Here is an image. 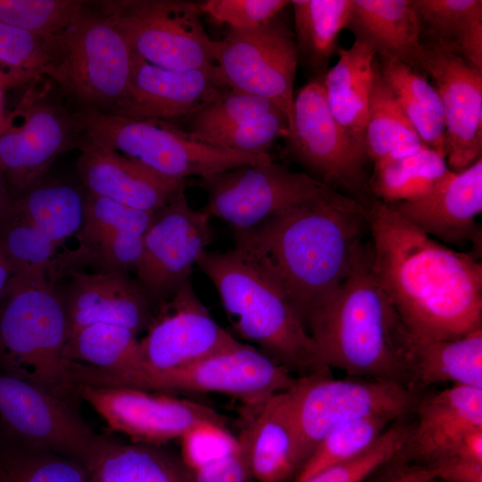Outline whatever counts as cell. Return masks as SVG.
Wrapping results in <instances>:
<instances>
[{"instance_id": "obj_48", "label": "cell", "mask_w": 482, "mask_h": 482, "mask_svg": "<svg viewBox=\"0 0 482 482\" xmlns=\"http://www.w3.org/2000/svg\"><path fill=\"white\" fill-rule=\"evenodd\" d=\"M421 470L434 479L440 478L445 482H482V462L459 455Z\"/></svg>"}, {"instance_id": "obj_50", "label": "cell", "mask_w": 482, "mask_h": 482, "mask_svg": "<svg viewBox=\"0 0 482 482\" xmlns=\"http://www.w3.org/2000/svg\"><path fill=\"white\" fill-rule=\"evenodd\" d=\"M14 274L15 270L12 262L5 253L0 248V297L11 282Z\"/></svg>"}, {"instance_id": "obj_25", "label": "cell", "mask_w": 482, "mask_h": 482, "mask_svg": "<svg viewBox=\"0 0 482 482\" xmlns=\"http://www.w3.org/2000/svg\"><path fill=\"white\" fill-rule=\"evenodd\" d=\"M77 169L85 191L137 210L165 205L186 181L162 177L137 161L105 148H80Z\"/></svg>"}, {"instance_id": "obj_52", "label": "cell", "mask_w": 482, "mask_h": 482, "mask_svg": "<svg viewBox=\"0 0 482 482\" xmlns=\"http://www.w3.org/2000/svg\"><path fill=\"white\" fill-rule=\"evenodd\" d=\"M11 199V195L6 182L0 171V219L5 211Z\"/></svg>"}, {"instance_id": "obj_21", "label": "cell", "mask_w": 482, "mask_h": 482, "mask_svg": "<svg viewBox=\"0 0 482 482\" xmlns=\"http://www.w3.org/2000/svg\"><path fill=\"white\" fill-rule=\"evenodd\" d=\"M98 267L96 271L80 270L70 253L62 270L68 277L66 284L58 286L66 309L69 337L95 323L121 326L137 335L147 330L154 315L151 302L136 279L129 271Z\"/></svg>"}, {"instance_id": "obj_30", "label": "cell", "mask_w": 482, "mask_h": 482, "mask_svg": "<svg viewBox=\"0 0 482 482\" xmlns=\"http://www.w3.org/2000/svg\"><path fill=\"white\" fill-rule=\"evenodd\" d=\"M407 378L408 388L415 393L440 382L482 388V328L450 340L412 337Z\"/></svg>"}, {"instance_id": "obj_35", "label": "cell", "mask_w": 482, "mask_h": 482, "mask_svg": "<svg viewBox=\"0 0 482 482\" xmlns=\"http://www.w3.org/2000/svg\"><path fill=\"white\" fill-rule=\"evenodd\" d=\"M425 146L384 80L377 62L365 127L368 160L377 167Z\"/></svg>"}, {"instance_id": "obj_27", "label": "cell", "mask_w": 482, "mask_h": 482, "mask_svg": "<svg viewBox=\"0 0 482 482\" xmlns=\"http://www.w3.org/2000/svg\"><path fill=\"white\" fill-rule=\"evenodd\" d=\"M380 60L419 69L425 46L412 0H352L346 26Z\"/></svg>"}, {"instance_id": "obj_32", "label": "cell", "mask_w": 482, "mask_h": 482, "mask_svg": "<svg viewBox=\"0 0 482 482\" xmlns=\"http://www.w3.org/2000/svg\"><path fill=\"white\" fill-rule=\"evenodd\" d=\"M423 45L482 69L481 0H412Z\"/></svg>"}, {"instance_id": "obj_33", "label": "cell", "mask_w": 482, "mask_h": 482, "mask_svg": "<svg viewBox=\"0 0 482 482\" xmlns=\"http://www.w3.org/2000/svg\"><path fill=\"white\" fill-rule=\"evenodd\" d=\"M295 42L298 62L313 77H324L346 29L352 0H293Z\"/></svg>"}, {"instance_id": "obj_31", "label": "cell", "mask_w": 482, "mask_h": 482, "mask_svg": "<svg viewBox=\"0 0 482 482\" xmlns=\"http://www.w3.org/2000/svg\"><path fill=\"white\" fill-rule=\"evenodd\" d=\"M82 465L89 482H189L181 463L158 445H124L105 436Z\"/></svg>"}, {"instance_id": "obj_4", "label": "cell", "mask_w": 482, "mask_h": 482, "mask_svg": "<svg viewBox=\"0 0 482 482\" xmlns=\"http://www.w3.org/2000/svg\"><path fill=\"white\" fill-rule=\"evenodd\" d=\"M69 322L57 278L15 273L0 297V371L74 408L79 399L62 357Z\"/></svg>"}, {"instance_id": "obj_13", "label": "cell", "mask_w": 482, "mask_h": 482, "mask_svg": "<svg viewBox=\"0 0 482 482\" xmlns=\"http://www.w3.org/2000/svg\"><path fill=\"white\" fill-rule=\"evenodd\" d=\"M207 194L203 209L237 230L253 228L289 208L324 197L336 189L306 172L273 161L238 166L201 179Z\"/></svg>"}, {"instance_id": "obj_11", "label": "cell", "mask_w": 482, "mask_h": 482, "mask_svg": "<svg viewBox=\"0 0 482 482\" xmlns=\"http://www.w3.org/2000/svg\"><path fill=\"white\" fill-rule=\"evenodd\" d=\"M108 17L131 50L154 66L176 71L216 67L214 40L197 3L183 0L104 1Z\"/></svg>"}, {"instance_id": "obj_19", "label": "cell", "mask_w": 482, "mask_h": 482, "mask_svg": "<svg viewBox=\"0 0 482 482\" xmlns=\"http://www.w3.org/2000/svg\"><path fill=\"white\" fill-rule=\"evenodd\" d=\"M0 426L81 464L101 436L94 433L64 401L1 371Z\"/></svg>"}, {"instance_id": "obj_2", "label": "cell", "mask_w": 482, "mask_h": 482, "mask_svg": "<svg viewBox=\"0 0 482 482\" xmlns=\"http://www.w3.org/2000/svg\"><path fill=\"white\" fill-rule=\"evenodd\" d=\"M365 204L337 190L234 231V249L303 321L340 287L369 239Z\"/></svg>"}, {"instance_id": "obj_14", "label": "cell", "mask_w": 482, "mask_h": 482, "mask_svg": "<svg viewBox=\"0 0 482 482\" xmlns=\"http://www.w3.org/2000/svg\"><path fill=\"white\" fill-rule=\"evenodd\" d=\"M81 143L75 113L29 89L0 119V171L11 197L42 179L60 154Z\"/></svg>"}, {"instance_id": "obj_42", "label": "cell", "mask_w": 482, "mask_h": 482, "mask_svg": "<svg viewBox=\"0 0 482 482\" xmlns=\"http://www.w3.org/2000/svg\"><path fill=\"white\" fill-rule=\"evenodd\" d=\"M411 428V423L403 420L395 421L364 453L323 470L304 482H362L375 470L397 458Z\"/></svg>"}, {"instance_id": "obj_34", "label": "cell", "mask_w": 482, "mask_h": 482, "mask_svg": "<svg viewBox=\"0 0 482 482\" xmlns=\"http://www.w3.org/2000/svg\"><path fill=\"white\" fill-rule=\"evenodd\" d=\"M379 71L424 145L445 157L443 106L433 84L401 62L380 60Z\"/></svg>"}, {"instance_id": "obj_16", "label": "cell", "mask_w": 482, "mask_h": 482, "mask_svg": "<svg viewBox=\"0 0 482 482\" xmlns=\"http://www.w3.org/2000/svg\"><path fill=\"white\" fill-rule=\"evenodd\" d=\"M186 187L154 212L135 268L136 281L158 305L189 281L198 257L212 241L210 216L189 206Z\"/></svg>"}, {"instance_id": "obj_28", "label": "cell", "mask_w": 482, "mask_h": 482, "mask_svg": "<svg viewBox=\"0 0 482 482\" xmlns=\"http://www.w3.org/2000/svg\"><path fill=\"white\" fill-rule=\"evenodd\" d=\"M337 54V63L323 77L327 103L352 143L366 155L365 127L377 55L359 39L347 49L338 48Z\"/></svg>"}, {"instance_id": "obj_24", "label": "cell", "mask_w": 482, "mask_h": 482, "mask_svg": "<svg viewBox=\"0 0 482 482\" xmlns=\"http://www.w3.org/2000/svg\"><path fill=\"white\" fill-rule=\"evenodd\" d=\"M387 205L434 239L455 245L478 244L476 218L482 212V158L460 171L449 169L420 198Z\"/></svg>"}, {"instance_id": "obj_20", "label": "cell", "mask_w": 482, "mask_h": 482, "mask_svg": "<svg viewBox=\"0 0 482 482\" xmlns=\"http://www.w3.org/2000/svg\"><path fill=\"white\" fill-rule=\"evenodd\" d=\"M424 46L418 71L431 79L439 95L446 162L451 170L460 171L482 158V69L451 53Z\"/></svg>"}, {"instance_id": "obj_51", "label": "cell", "mask_w": 482, "mask_h": 482, "mask_svg": "<svg viewBox=\"0 0 482 482\" xmlns=\"http://www.w3.org/2000/svg\"><path fill=\"white\" fill-rule=\"evenodd\" d=\"M389 482H435V479L421 469H414L390 480Z\"/></svg>"}, {"instance_id": "obj_3", "label": "cell", "mask_w": 482, "mask_h": 482, "mask_svg": "<svg viewBox=\"0 0 482 482\" xmlns=\"http://www.w3.org/2000/svg\"><path fill=\"white\" fill-rule=\"evenodd\" d=\"M304 326L325 367L409 389L412 336L375 273L370 237L345 279Z\"/></svg>"}, {"instance_id": "obj_41", "label": "cell", "mask_w": 482, "mask_h": 482, "mask_svg": "<svg viewBox=\"0 0 482 482\" xmlns=\"http://www.w3.org/2000/svg\"><path fill=\"white\" fill-rule=\"evenodd\" d=\"M77 0H0V21L35 35L55 38L85 9Z\"/></svg>"}, {"instance_id": "obj_6", "label": "cell", "mask_w": 482, "mask_h": 482, "mask_svg": "<svg viewBox=\"0 0 482 482\" xmlns=\"http://www.w3.org/2000/svg\"><path fill=\"white\" fill-rule=\"evenodd\" d=\"M75 114L81 147L117 152L172 180L186 181L192 176L205 179L238 166L273 161L270 154H247L209 145L169 122L96 111Z\"/></svg>"}, {"instance_id": "obj_1", "label": "cell", "mask_w": 482, "mask_h": 482, "mask_svg": "<svg viewBox=\"0 0 482 482\" xmlns=\"http://www.w3.org/2000/svg\"><path fill=\"white\" fill-rule=\"evenodd\" d=\"M366 215L375 273L411 335L450 340L482 328V263L375 198Z\"/></svg>"}, {"instance_id": "obj_15", "label": "cell", "mask_w": 482, "mask_h": 482, "mask_svg": "<svg viewBox=\"0 0 482 482\" xmlns=\"http://www.w3.org/2000/svg\"><path fill=\"white\" fill-rule=\"evenodd\" d=\"M214 60L229 87L270 101L291 129L298 56L294 35L279 14L254 29H229L214 40Z\"/></svg>"}, {"instance_id": "obj_23", "label": "cell", "mask_w": 482, "mask_h": 482, "mask_svg": "<svg viewBox=\"0 0 482 482\" xmlns=\"http://www.w3.org/2000/svg\"><path fill=\"white\" fill-rule=\"evenodd\" d=\"M416 420L398 459L427 469L453 456L470 431L482 428V388L453 385L420 395Z\"/></svg>"}, {"instance_id": "obj_43", "label": "cell", "mask_w": 482, "mask_h": 482, "mask_svg": "<svg viewBox=\"0 0 482 482\" xmlns=\"http://www.w3.org/2000/svg\"><path fill=\"white\" fill-rule=\"evenodd\" d=\"M55 38H46L0 21V62L37 79H52Z\"/></svg>"}, {"instance_id": "obj_40", "label": "cell", "mask_w": 482, "mask_h": 482, "mask_svg": "<svg viewBox=\"0 0 482 482\" xmlns=\"http://www.w3.org/2000/svg\"><path fill=\"white\" fill-rule=\"evenodd\" d=\"M276 109L278 108L265 98L227 87L188 117L187 132L203 140Z\"/></svg>"}, {"instance_id": "obj_26", "label": "cell", "mask_w": 482, "mask_h": 482, "mask_svg": "<svg viewBox=\"0 0 482 482\" xmlns=\"http://www.w3.org/2000/svg\"><path fill=\"white\" fill-rule=\"evenodd\" d=\"M153 214L85 191L77 252L83 260L101 267L135 270Z\"/></svg>"}, {"instance_id": "obj_10", "label": "cell", "mask_w": 482, "mask_h": 482, "mask_svg": "<svg viewBox=\"0 0 482 482\" xmlns=\"http://www.w3.org/2000/svg\"><path fill=\"white\" fill-rule=\"evenodd\" d=\"M288 393L303 465L337 427L375 415L404 419L421 395L384 380L336 379L329 369L297 378Z\"/></svg>"}, {"instance_id": "obj_37", "label": "cell", "mask_w": 482, "mask_h": 482, "mask_svg": "<svg viewBox=\"0 0 482 482\" xmlns=\"http://www.w3.org/2000/svg\"><path fill=\"white\" fill-rule=\"evenodd\" d=\"M62 357L100 373H126L140 366L139 340L127 328L95 323L68 338Z\"/></svg>"}, {"instance_id": "obj_39", "label": "cell", "mask_w": 482, "mask_h": 482, "mask_svg": "<svg viewBox=\"0 0 482 482\" xmlns=\"http://www.w3.org/2000/svg\"><path fill=\"white\" fill-rule=\"evenodd\" d=\"M396 420L390 416L375 415L337 427L318 444L295 482H304L323 470L359 456Z\"/></svg>"}, {"instance_id": "obj_45", "label": "cell", "mask_w": 482, "mask_h": 482, "mask_svg": "<svg viewBox=\"0 0 482 482\" xmlns=\"http://www.w3.org/2000/svg\"><path fill=\"white\" fill-rule=\"evenodd\" d=\"M204 13L217 24L245 30L257 28L272 20L288 4L286 0H206L197 3Z\"/></svg>"}, {"instance_id": "obj_22", "label": "cell", "mask_w": 482, "mask_h": 482, "mask_svg": "<svg viewBox=\"0 0 482 482\" xmlns=\"http://www.w3.org/2000/svg\"><path fill=\"white\" fill-rule=\"evenodd\" d=\"M227 87L218 66L168 70L150 64L133 52L132 71L125 95L110 113L169 122L188 118Z\"/></svg>"}, {"instance_id": "obj_7", "label": "cell", "mask_w": 482, "mask_h": 482, "mask_svg": "<svg viewBox=\"0 0 482 482\" xmlns=\"http://www.w3.org/2000/svg\"><path fill=\"white\" fill-rule=\"evenodd\" d=\"M296 380L287 368L243 343L176 369L137 370L121 374L84 370L80 376L83 386L215 392L239 398L257 408L271 395L291 389Z\"/></svg>"}, {"instance_id": "obj_29", "label": "cell", "mask_w": 482, "mask_h": 482, "mask_svg": "<svg viewBox=\"0 0 482 482\" xmlns=\"http://www.w3.org/2000/svg\"><path fill=\"white\" fill-rule=\"evenodd\" d=\"M252 424L251 463L259 482H285L303 466L288 390L269 397Z\"/></svg>"}, {"instance_id": "obj_49", "label": "cell", "mask_w": 482, "mask_h": 482, "mask_svg": "<svg viewBox=\"0 0 482 482\" xmlns=\"http://www.w3.org/2000/svg\"><path fill=\"white\" fill-rule=\"evenodd\" d=\"M34 79L32 75L0 62V89L12 88Z\"/></svg>"}, {"instance_id": "obj_38", "label": "cell", "mask_w": 482, "mask_h": 482, "mask_svg": "<svg viewBox=\"0 0 482 482\" xmlns=\"http://www.w3.org/2000/svg\"><path fill=\"white\" fill-rule=\"evenodd\" d=\"M448 170L445 157L425 146L374 167L369 192L386 204L413 201L428 193Z\"/></svg>"}, {"instance_id": "obj_8", "label": "cell", "mask_w": 482, "mask_h": 482, "mask_svg": "<svg viewBox=\"0 0 482 482\" xmlns=\"http://www.w3.org/2000/svg\"><path fill=\"white\" fill-rule=\"evenodd\" d=\"M133 52L114 23L84 9L55 40L52 79L81 106L112 112L130 78Z\"/></svg>"}, {"instance_id": "obj_44", "label": "cell", "mask_w": 482, "mask_h": 482, "mask_svg": "<svg viewBox=\"0 0 482 482\" xmlns=\"http://www.w3.org/2000/svg\"><path fill=\"white\" fill-rule=\"evenodd\" d=\"M289 132L287 116L279 109H276L200 141L247 154H268L275 140L279 137L287 138Z\"/></svg>"}, {"instance_id": "obj_18", "label": "cell", "mask_w": 482, "mask_h": 482, "mask_svg": "<svg viewBox=\"0 0 482 482\" xmlns=\"http://www.w3.org/2000/svg\"><path fill=\"white\" fill-rule=\"evenodd\" d=\"M239 344L212 319L189 280L158 305L147 334L139 340L140 366L134 370L179 368Z\"/></svg>"}, {"instance_id": "obj_46", "label": "cell", "mask_w": 482, "mask_h": 482, "mask_svg": "<svg viewBox=\"0 0 482 482\" xmlns=\"http://www.w3.org/2000/svg\"><path fill=\"white\" fill-rule=\"evenodd\" d=\"M252 432L250 422L233 450L195 469V482H252Z\"/></svg>"}, {"instance_id": "obj_9", "label": "cell", "mask_w": 482, "mask_h": 482, "mask_svg": "<svg viewBox=\"0 0 482 482\" xmlns=\"http://www.w3.org/2000/svg\"><path fill=\"white\" fill-rule=\"evenodd\" d=\"M85 191L57 179H40L11 197L0 219V248L15 273L53 272L84 220Z\"/></svg>"}, {"instance_id": "obj_17", "label": "cell", "mask_w": 482, "mask_h": 482, "mask_svg": "<svg viewBox=\"0 0 482 482\" xmlns=\"http://www.w3.org/2000/svg\"><path fill=\"white\" fill-rule=\"evenodd\" d=\"M78 395L115 431L135 444L159 445L205 425L225 427L223 418L200 403L124 386H84Z\"/></svg>"}, {"instance_id": "obj_36", "label": "cell", "mask_w": 482, "mask_h": 482, "mask_svg": "<svg viewBox=\"0 0 482 482\" xmlns=\"http://www.w3.org/2000/svg\"><path fill=\"white\" fill-rule=\"evenodd\" d=\"M0 482H89V478L76 459L0 426Z\"/></svg>"}, {"instance_id": "obj_5", "label": "cell", "mask_w": 482, "mask_h": 482, "mask_svg": "<svg viewBox=\"0 0 482 482\" xmlns=\"http://www.w3.org/2000/svg\"><path fill=\"white\" fill-rule=\"evenodd\" d=\"M196 265L210 278L235 331L276 363L302 376L324 370L296 311L277 287L234 248L204 250Z\"/></svg>"}, {"instance_id": "obj_12", "label": "cell", "mask_w": 482, "mask_h": 482, "mask_svg": "<svg viewBox=\"0 0 482 482\" xmlns=\"http://www.w3.org/2000/svg\"><path fill=\"white\" fill-rule=\"evenodd\" d=\"M285 139L290 156L307 174L363 204L371 198L366 170L369 160L333 117L323 77L312 78L297 92L292 127Z\"/></svg>"}, {"instance_id": "obj_47", "label": "cell", "mask_w": 482, "mask_h": 482, "mask_svg": "<svg viewBox=\"0 0 482 482\" xmlns=\"http://www.w3.org/2000/svg\"><path fill=\"white\" fill-rule=\"evenodd\" d=\"M180 439L184 464L192 470L230 452L237 445V438L227 428L217 425L200 427Z\"/></svg>"}]
</instances>
